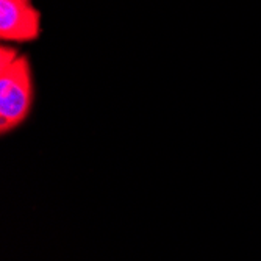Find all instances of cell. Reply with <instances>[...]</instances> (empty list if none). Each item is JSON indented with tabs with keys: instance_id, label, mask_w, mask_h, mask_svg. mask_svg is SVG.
I'll return each instance as SVG.
<instances>
[{
	"instance_id": "cell-2",
	"label": "cell",
	"mask_w": 261,
	"mask_h": 261,
	"mask_svg": "<svg viewBox=\"0 0 261 261\" xmlns=\"http://www.w3.org/2000/svg\"><path fill=\"white\" fill-rule=\"evenodd\" d=\"M42 35V14L25 0H0V41L27 44Z\"/></svg>"
},
{
	"instance_id": "cell-1",
	"label": "cell",
	"mask_w": 261,
	"mask_h": 261,
	"mask_svg": "<svg viewBox=\"0 0 261 261\" xmlns=\"http://www.w3.org/2000/svg\"><path fill=\"white\" fill-rule=\"evenodd\" d=\"M36 86L27 54L11 44L0 45V133L14 132L25 122L35 105Z\"/></svg>"
},
{
	"instance_id": "cell-3",
	"label": "cell",
	"mask_w": 261,
	"mask_h": 261,
	"mask_svg": "<svg viewBox=\"0 0 261 261\" xmlns=\"http://www.w3.org/2000/svg\"><path fill=\"white\" fill-rule=\"evenodd\" d=\"M25 2H33V0H25Z\"/></svg>"
}]
</instances>
